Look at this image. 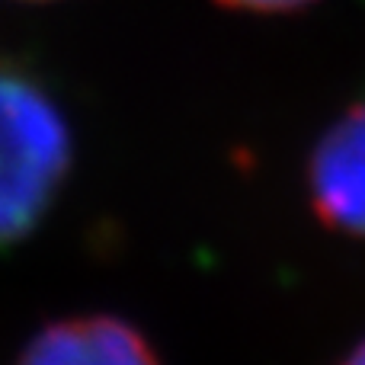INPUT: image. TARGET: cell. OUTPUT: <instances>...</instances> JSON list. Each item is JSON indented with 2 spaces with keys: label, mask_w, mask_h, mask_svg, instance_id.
Wrapping results in <instances>:
<instances>
[{
  "label": "cell",
  "mask_w": 365,
  "mask_h": 365,
  "mask_svg": "<svg viewBox=\"0 0 365 365\" xmlns=\"http://www.w3.org/2000/svg\"><path fill=\"white\" fill-rule=\"evenodd\" d=\"M74 145L58 96L32 64L0 51V244L26 237L71 170Z\"/></svg>",
  "instance_id": "cell-1"
},
{
  "label": "cell",
  "mask_w": 365,
  "mask_h": 365,
  "mask_svg": "<svg viewBox=\"0 0 365 365\" xmlns=\"http://www.w3.org/2000/svg\"><path fill=\"white\" fill-rule=\"evenodd\" d=\"M308 195L327 227L365 237V103L349 106L314 145Z\"/></svg>",
  "instance_id": "cell-2"
},
{
  "label": "cell",
  "mask_w": 365,
  "mask_h": 365,
  "mask_svg": "<svg viewBox=\"0 0 365 365\" xmlns=\"http://www.w3.org/2000/svg\"><path fill=\"white\" fill-rule=\"evenodd\" d=\"M19 365H160L151 343L109 314L55 321L29 340Z\"/></svg>",
  "instance_id": "cell-3"
},
{
  "label": "cell",
  "mask_w": 365,
  "mask_h": 365,
  "mask_svg": "<svg viewBox=\"0 0 365 365\" xmlns=\"http://www.w3.org/2000/svg\"><path fill=\"white\" fill-rule=\"evenodd\" d=\"M215 4L244 13H289V10H302V6L314 4V0H215Z\"/></svg>",
  "instance_id": "cell-4"
},
{
  "label": "cell",
  "mask_w": 365,
  "mask_h": 365,
  "mask_svg": "<svg viewBox=\"0 0 365 365\" xmlns=\"http://www.w3.org/2000/svg\"><path fill=\"white\" fill-rule=\"evenodd\" d=\"M340 365H365V343H359V346H356L353 353H349Z\"/></svg>",
  "instance_id": "cell-5"
}]
</instances>
